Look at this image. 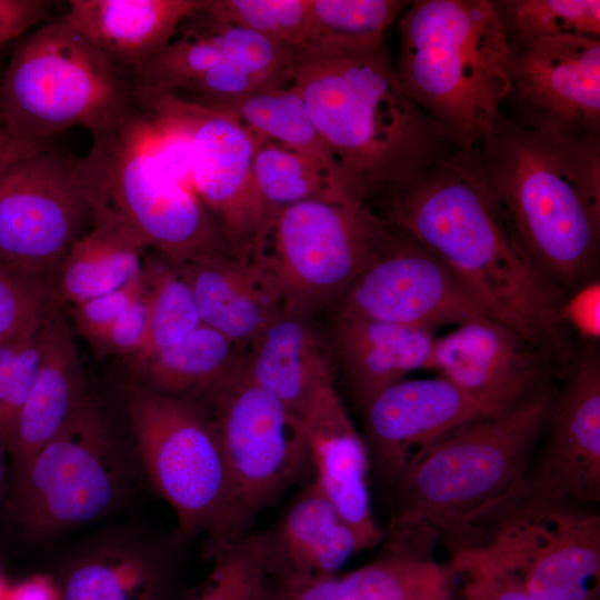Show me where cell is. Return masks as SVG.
Returning <instances> with one entry per match:
<instances>
[{"label": "cell", "instance_id": "cell-1", "mask_svg": "<svg viewBox=\"0 0 600 600\" xmlns=\"http://www.w3.org/2000/svg\"><path fill=\"white\" fill-rule=\"evenodd\" d=\"M368 207L444 262L490 318L563 378L576 348L560 320L564 294L513 239L471 152L434 162Z\"/></svg>", "mask_w": 600, "mask_h": 600}, {"label": "cell", "instance_id": "cell-2", "mask_svg": "<svg viewBox=\"0 0 600 600\" xmlns=\"http://www.w3.org/2000/svg\"><path fill=\"white\" fill-rule=\"evenodd\" d=\"M513 239L564 297L599 276L600 141L503 117L470 151Z\"/></svg>", "mask_w": 600, "mask_h": 600}, {"label": "cell", "instance_id": "cell-3", "mask_svg": "<svg viewBox=\"0 0 600 600\" xmlns=\"http://www.w3.org/2000/svg\"><path fill=\"white\" fill-rule=\"evenodd\" d=\"M557 394L547 383L429 450L392 487L384 550L431 557L439 540L451 554L472 549L523 490Z\"/></svg>", "mask_w": 600, "mask_h": 600}, {"label": "cell", "instance_id": "cell-4", "mask_svg": "<svg viewBox=\"0 0 600 600\" xmlns=\"http://www.w3.org/2000/svg\"><path fill=\"white\" fill-rule=\"evenodd\" d=\"M287 82L333 156L353 200L374 199L459 151L403 88L383 47H302Z\"/></svg>", "mask_w": 600, "mask_h": 600}, {"label": "cell", "instance_id": "cell-5", "mask_svg": "<svg viewBox=\"0 0 600 600\" xmlns=\"http://www.w3.org/2000/svg\"><path fill=\"white\" fill-rule=\"evenodd\" d=\"M398 77L457 149L499 128L511 90L510 44L494 1L416 0L399 19Z\"/></svg>", "mask_w": 600, "mask_h": 600}, {"label": "cell", "instance_id": "cell-6", "mask_svg": "<svg viewBox=\"0 0 600 600\" xmlns=\"http://www.w3.org/2000/svg\"><path fill=\"white\" fill-rule=\"evenodd\" d=\"M134 106L132 82L64 14L23 37L0 76L2 122L32 148L74 126L110 129Z\"/></svg>", "mask_w": 600, "mask_h": 600}, {"label": "cell", "instance_id": "cell-7", "mask_svg": "<svg viewBox=\"0 0 600 600\" xmlns=\"http://www.w3.org/2000/svg\"><path fill=\"white\" fill-rule=\"evenodd\" d=\"M78 163L91 210L123 222L149 250L179 263L237 258L193 189L157 157L151 122L137 102L117 126L92 133Z\"/></svg>", "mask_w": 600, "mask_h": 600}, {"label": "cell", "instance_id": "cell-8", "mask_svg": "<svg viewBox=\"0 0 600 600\" xmlns=\"http://www.w3.org/2000/svg\"><path fill=\"white\" fill-rule=\"evenodd\" d=\"M142 474L132 440L90 394L14 480V514L31 537H56L127 504Z\"/></svg>", "mask_w": 600, "mask_h": 600}, {"label": "cell", "instance_id": "cell-9", "mask_svg": "<svg viewBox=\"0 0 600 600\" xmlns=\"http://www.w3.org/2000/svg\"><path fill=\"white\" fill-rule=\"evenodd\" d=\"M122 408L143 476L172 508L179 540L207 533L226 540L230 483L213 420L191 397L154 391L132 379L120 386Z\"/></svg>", "mask_w": 600, "mask_h": 600}, {"label": "cell", "instance_id": "cell-10", "mask_svg": "<svg viewBox=\"0 0 600 600\" xmlns=\"http://www.w3.org/2000/svg\"><path fill=\"white\" fill-rule=\"evenodd\" d=\"M138 107L177 131L189 152L193 191L210 212L234 256L250 262L262 256L271 222L253 178V157L266 141L237 118L173 93L133 86Z\"/></svg>", "mask_w": 600, "mask_h": 600}, {"label": "cell", "instance_id": "cell-11", "mask_svg": "<svg viewBox=\"0 0 600 600\" xmlns=\"http://www.w3.org/2000/svg\"><path fill=\"white\" fill-rule=\"evenodd\" d=\"M91 223L78 158L54 144L0 171V264L54 301L60 267Z\"/></svg>", "mask_w": 600, "mask_h": 600}, {"label": "cell", "instance_id": "cell-12", "mask_svg": "<svg viewBox=\"0 0 600 600\" xmlns=\"http://www.w3.org/2000/svg\"><path fill=\"white\" fill-rule=\"evenodd\" d=\"M533 600H597L600 517L576 506L522 492L471 550Z\"/></svg>", "mask_w": 600, "mask_h": 600}, {"label": "cell", "instance_id": "cell-13", "mask_svg": "<svg viewBox=\"0 0 600 600\" xmlns=\"http://www.w3.org/2000/svg\"><path fill=\"white\" fill-rule=\"evenodd\" d=\"M208 409L221 444L230 483L227 538L303 472L309 459L302 421L243 373L198 399Z\"/></svg>", "mask_w": 600, "mask_h": 600}, {"label": "cell", "instance_id": "cell-14", "mask_svg": "<svg viewBox=\"0 0 600 600\" xmlns=\"http://www.w3.org/2000/svg\"><path fill=\"white\" fill-rule=\"evenodd\" d=\"M374 220L363 203L314 200L278 212L262 256L282 309L309 317L332 309L368 258Z\"/></svg>", "mask_w": 600, "mask_h": 600}, {"label": "cell", "instance_id": "cell-15", "mask_svg": "<svg viewBox=\"0 0 600 600\" xmlns=\"http://www.w3.org/2000/svg\"><path fill=\"white\" fill-rule=\"evenodd\" d=\"M332 317L437 331L489 316L444 262L376 212L368 258Z\"/></svg>", "mask_w": 600, "mask_h": 600}, {"label": "cell", "instance_id": "cell-16", "mask_svg": "<svg viewBox=\"0 0 600 600\" xmlns=\"http://www.w3.org/2000/svg\"><path fill=\"white\" fill-rule=\"evenodd\" d=\"M541 451L524 488L547 499L584 506L600 500V356L598 343L576 346L561 379Z\"/></svg>", "mask_w": 600, "mask_h": 600}, {"label": "cell", "instance_id": "cell-17", "mask_svg": "<svg viewBox=\"0 0 600 600\" xmlns=\"http://www.w3.org/2000/svg\"><path fill=\"white\" fill-rule=\"evenodd\" d=\"M360 411L370 463L392 487L451 433L497 412L439 376L400 380L377 393Z\"/></svg>", "mask_w": 600, "mask_h": 600}, {"label": "cell", "instance_id": "cell-18", "mask_svg": "<svg viewBox=\"0 0 600 600\" xmlns=\"http://www.w3.org/2000/svg\"><path fill=\"white\" fill-rule=\"evenodd\" d=\"M518 117L599 139L600 39L560 36L509 42Z\"/></svg>", "mask_w": 600, "mask_h": 600}, {"label": "cell", "instance_id": "cell-19", "mask_svg": "<svg viewBox=\"0 0 600 600\" xmlns=\"http://www.w3.org/2000/svg\"><path fill=\"white\" fill-rule=\"evenodd\" d=\"M429 370L493 411L556 379L522 337L489 317L464 321L436 338Z\"/></svg>", "mask_w": 600, "mask_h": 600}, {"label": "cell", "instance_id": "cell-20", "mask_svg": "<svg viewBox=\"0 0 600 600\" xmlns=\"http://www.w3.org/2000/svg\"><path fill=\"white\" fill-rule=\"evenodd\" d=\"M314 482L356 534L361 550L384 540L377 523L368 486L370 457L334 381L321 386L302 418Z\"/></svg>", "mask_w": 600, "mask_h": 600}, {"label": "cell", "instance_id": "cell-21", "mask_svg": "<svg viewBox=\"0 0 600 600\" xmlns=\"http://www.w3.org/2000/svg\"><path fill=\"white\" fill-rule=\"evenodd\" d=\"M202 7L187 17L172 40L131 76L134 86L179 94L209 70L236 63L284 81L296 50L221 21Z\"/></svg>", "mask_w": 600, "mask_h": 600}, {"label": "cell", "instance_id": "cell-22", "mask_svg": "<svg viewBox=\"0 0 600 600\" xmlns=\"http://www.w3.org/2000/svg\"><path fill=\"white\" fill-rule=\"evenodd\" d=\"M243 373L301 420L317 390L334 381L336 366L313 317L281 308L248 344Z\"/></svg>", "mask_w": 600, "mask_h": 600}, {"label": "cell", "instance_id": "cell-23", "mask_svg": "<svg viewBox=\"0 0 600 600\" xmlns=\"http://www.w3.org/2000/svg\"><path fill=\"white\" fill-rule=\"evenodd\" d=\"M89 396L67 313L52 302L43 318L37 371L18 421L11 453L14 480Z\"/></svg>", "mask_w": 600, "mask_h": 600}, {"label": "cell", "instance_id": "cell-24", "mask_svg": "<svg viewBox=\"0 0 600 600\" xmlns=\"http://www.w3.org/2000/svg\"><path fill=\"white\" fill-rule=\"evenodd\" d=\"M168 549L144 532L103 531L72 553L61 600H160Z\"/></svg>", "mask_w": 600, "mask_h": 600}, {"label": "cell", "instance_id": "cell-25", "mask_svg": "<svg viewBox=\"0 0 600 600\" xmlns=\"http://www.w3.org/2000/svg\"><path fill=\"white\" fill-rule=\"evenodd\" d=\"M261 534L269 571L278 584L337 574L361 551L351 528L313 480L294 498L274 528Z\"/></svg>", "mask_w": 600, "mask_h": 600}, {"label": "cell", "instance_id": "cell-26", "mask_svg": "<svg viewBox=\"0 0 600 600\" xmlns=\"http://www.w3.org/2000/svg\"><path fill=\"white\" fill-rule=\"evenodd\" d=\"M436 331L372 320L332 317L327 333L358 409L417 370H429Z\"/></svg>", "mask_w": 600, "mask_h": 600}, {"label": "cell", "instance_id": "cell-27", "mask_svg": "<svg viewBox=\"0 0 600 600\" xmlns=\"http://www.w3.org/2000/svg\"><path fill=\"white\" fill-rule=\"evenodd\" d=\"M180 264L202 324L244 349L282 308L277 280L263 256L250 262L211 257Z\"/></svg>", "mask_w": 600, "mask_h": 600}, {"label": "cell", "instance_id": "cell-28", "mask_svg": "<svg viewBox=\"0 0 600 600\" xmlns=\"http://www.w3.org/2000/svg\"><path fill=\"white\" fill-rule=\"evenodd\" d=\"M204 0H70L64 16L129 80ZM131 81V80H130Z\"/></svg>", "mask_w": 600, "mask_h": 600}, {"label": "cell", "instance_id": "cell-29", "mask_svg": "<svg viewBox=\"0 0 600 600\" xmlns=\"http://www.w3.org/2000/svg\"><path fill=\"white\" fill-rule=\"evenodd\" d=\"M148 250L123 222L91 210L89 228L74 242L58 272L54 302L67 308L122 288L142 273Z\"/></svg>", "mask_w": 600, "mask_h": 600}, {"label": "cell", "instance_id": "cell-30", "mask_svg": "<svg viewBox=\"0 0 600 600\" xmlns=\"http://www.w3.org/2000/svg\"><path fill=\"white\" fill-rule=\"evenodd\" d=\"M244 354V348L201 324L133 370L131 379L160 393L201 399L242 371Z\"/></svg>", "mask_w": 600, "mask_h": 600}, {"label": "cell", "instance_id": "cell-31", "mask_svg": "<svg viewBox=\"0 0 600 600\" xmlns=\"http://www.w3.org/2000/svg\"><path fill=\"white\" fill-rule=\"evenodd\" d=\"M436 561L429 557L384 551L351 572L273 586L266 600H407Z\"/></svg>", "mask_w": 600, "mask_h": 600}, {"label": "cell", "instance_id": "cell-32", "mask_svg": "<svg viewBox=\"0 0 600 600\" xmlns=\"http://www.w3.org/2000/svg\"><path fill=\"white\" fill-rule=\"evenodd\" d=\"M217 110L230 113L264 140L277 142L316 160L331 171L344 187L338 164L319 134L304 102L287 81L260 89Z\"/></svg>", "mask_w": 600, "mask_h": 600}, {"label": "cell", "instance_id": "cell-33", "mask_svg": "<svg viewBox=\"0 0 600 600\" xmlns=\"http://www.w3.org/2000/svg\"><path fill=\"white\" fill-rule=\"evenodd\" d=\"M252 169L271 226L278 212L300 202L360 203L319 162L273 141L266 140L258 147Z\"/></svg>", "mask_w": 600, "mask_h": 600}, {"label": "cell", "instance_id": "cell-34", "mask_svg": "<svg viewBox=\"0 0 600 600\" xmlns=\"http://www.w3.org/2000/svg\"><path fill=\"white\" fill-rule=\"evenodd\" d=\"M143 279L149 333L142 351L129 360L131 372L202 324L191 286L179 262L148 250L143 259Z\"/></svg>", "mask_w": 600, "mask_h": 600}, {"label": "cell", "instance_id": "cell-35", "mask_svg": "<svg viewBox=\"0 0 600 600\" xmlns=\"http://www.w3.org/2000/svg\"><path fill=\"white\" fill-rule=\"evenodd\" d=\"M409 1L310 0L304 47L368 49L382 44L387 28Z\"/></svg>", "mask_w": 600, "mask_h": 600}, {"label": "cell", "instance_id": "cell-36", "mask_svg": "<svg viewBox=\"0 0 600 600\" xmlns=\"http://www.w3.org/2000/svg\"><path fill=\"white\" fill-rule=\"evenodd\" d=\"M212 569L191 600H266L273 584L261 533L210 546Z\"/></svg>", "mask_w": 600, "mask_h": 600}, {"label": "cell", "instance_id": "cell-37", "mask_svg": "<svg viewBox=\"0 0 600 600\" xmlns=\"http://www.w3.org/2000/svg\"><path fill=\"white\" fill-rule=\"evenodd\" d=\"M494 2L509 42L560 36L600 39L599 0Z\"/></svg>", "mask_w": 600, "mask_h": 600}, {"label": "cell", "instance_id": "cell-38", "mask_svg": "<svg viewBox=\"0 0 600 600\" xmlns=\"http://www.w3.org/2000/svg\"><path fill=\"white\" fill-rule=\"evenodd\" d=\"M310 0H206L214 18L252 31L286 48L304 47Z\"/></svg>", "mask_w": 600, "mask_h": 600}, {"label": "cell", "instance_id": "cell-39", "mask_svg": "<svg viewBox=\"0 0 600 600\" xmlns=\"http://www.w3.org/2000/svg\"><path fill=\"white\" fill-rule=\"evenodd\" d=\"M42 323L0 343V439L10 456L40 359Z\"/></svg>", "mask_w": 600, "mask_h": 600}, {"label": "cell", "instance_id": "cell-40", "mask_svg": "<svg viewBox=\"0 0 600 600\" xmlns=\"http://www.w3.org/2000/svg\"><path fill=\"white\" fill-rule=\"evenodd\" d=\"M446 569L461 580L458 600H533L476 551L451 554V561Z\"/></svg>", "mask_w": 600, "mask_h": 600}, {"label": "cell", "instance_id": "cell-41", "mask_svg": "<svg viewBox=\"0 0 600 600\" xmlns=\"http://www.w3.org/2000/svg\"><path fill=\"white\" fill-rule=\"evenodd\" d=\"M142 273L122 288L63 308L74 330L91 346L139 298L144 294Z\"/></svg>", "mask_w": 600, "mask_h": 600}, {"label": "cell", "instance_id": "cell-42", "mask_svg": "<svg viewBox=\"0 0 600 600\" xmlns=\"http://www.w3.org/2000/svg\"><path fill=\"white\" fill-rule=\"evenodd\" d=\"M52 302L0 264V343L39 323Z\"/></svg>", "mask_w": 600, "mask_h": 600}, {"label": "cell", "instance_id": "cell-43", "mask_svg": "<svg viewBox=\"0 0 600 600\" xmlns=\"http://www.w3.org/2000/svg\"><path fill=\"white\" fill-rule=\"evenodd\" d=\"M148 333L149 310L143 294L91 344V348L100 358L111 356L130 360L142 351Z\"/></svg>", "mask_w": 600, "mask_h": 600}, {"label": "cell", "instance_id": "cell-44", "mask_svg": "<svg viewBox=\"0 0 600 600\" xmlns=\"http://www.w3.org/2000/svg\"><path fill=\"white\" fill-rule=\"evenodd\" d=\"M563 327L582 342L598 343L600 339V279H590L569 292L560 308Z\"/></svg>", "mask_w": 600, "mask_h": 600}, {"label": "cell", "instance_id": "cell-45", "mask_svg": "<svg viewBox=\"0 0 600 600\" xmlns=\"http://www.w3.org/2000/svg\"><path fill=\"white\" fill-rule=\"evenodd\" d=\"M51 7L47 0H0V48L46 20Z\"/></svg>", "mask_w": 600, "mask_h": 600}, {"label": "cell", "instance_id": "cell-46", "mask_svg": "<svg viewBox=\"0 0 600 600\" xmlns=\"http://www.w3.org/2000/svg\"><path fill=\"white\" fill-rule=\"evenodd\" d=\"M407 600H458L450 583V576L446 567L433 564L421 584Z\"/></svg>", "mask_w": 600, "mask_h": 600}, {"label": "cell", "instance_id": "cell-47", "mask_svg": "<svg viewBox=\"0 0 600 600\" xmlns=\"http://www.w3.org/2000/svg\"><path fill=\"white\" fill-rule=\"evenodd\" d=\"M8 600H61V598L49 578L36 577L20 584Z\"/></svg>", "mask_w": 600, "mask_h": 600}, {"label": "cell", "instance_id": "cell-48", "mask_svg": "<svg viewBox=\"0 0 600 600\" xmlns=\"http://www.w3.org/2000/svg\"><path fill=\"white\" fill-rule=\"evenodd\" d=\"M37 149L16 140L8 132L0 117V171L11 161Z\"/></svg>", "mask_w": 600, "mask_h": 600}, {"label": "cell", "instance_id": "cell-49", "mask_svg": "<svg viewBox=\"0 0 600 600\" xmlns=\"http://www.w3.org/2000/svg\"><path fill=\"white\" fill-rule=\"evenodd\" d=\"M6 453H8L2 440L0 439V499L3 492V484L6 480Z\"/></svg>", "mask_w": 600, "mask_h": 600}, {"label": "cell", "instance_id": "cell-50", "mask_svg": "<svg viewBox=\"0 0 600 600\" xmlns=\"http://www.w3.org/2000/svg\"><path fill=\"white\" fill-rule=\"evenodd\" d=\"M0 597H1V583H0Z\"/></svg>", "mask_w": 600, "mask_h": 600}, {"label": "cell", "instance_id": "cell-51", "mask_svg": "<svg viewBox=\"0 0 600 600\" xmlns=\"http://www.w3.org/2000/svg\"><path fill=\"white\" fill-rule=\"evenodd\" d=\"M1 76V74H0Z\"/></svg>", "mask_w": 600, "mask_h": 600}]
</instances>
